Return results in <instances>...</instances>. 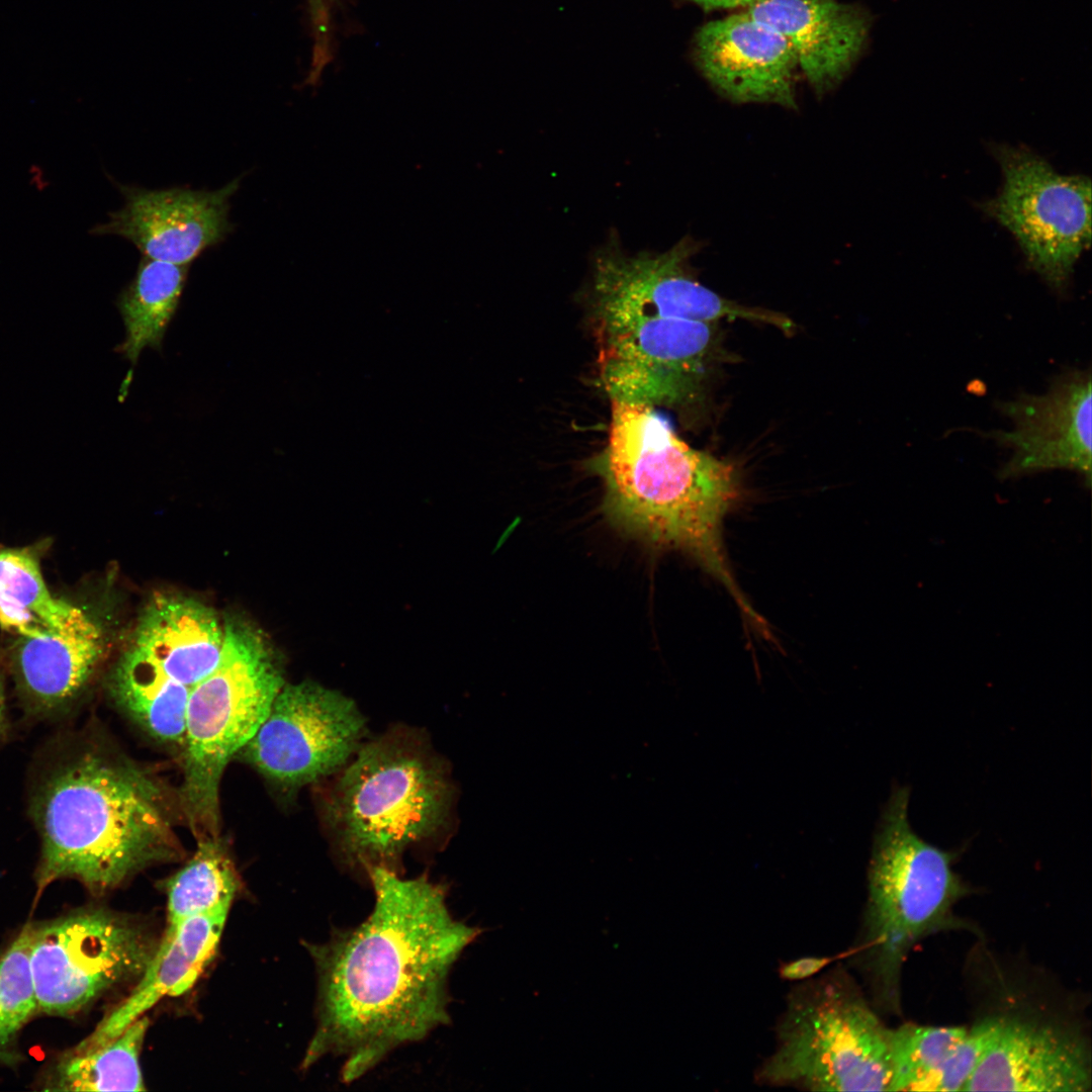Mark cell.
Segmentation results:
<instances>
[{
	"label": "cell",
	"instance_id": "6da1fadb",
	"mask_svg": "<svg viewBox=\"0 0 1092 1092\" xmlns=\"http://www.w3.org/2000/svg\"><path fill=\"white\" fill-rule=\"evenodd\" d=\"M367 875L375 894L369 916L306 944L317 979L316 1022L300 1067L340 1058L346 1084L450 1022V973L483 931L455 919L444 886L426 876L402 879L381 867Z\"/></svg>",
	"mask_w": 1092,
	"mask_h": 1092
},
{
	"label": "cell",
	"instance_id": "7a4b0ae2",
	"mask_svg": "<svg viewBox=\"0 0 1092 1092\" xmlns=\"http://www.w3.org/2000/svg\"><path fill=\"white\" fill-rule=\"evenodd\" d=\"M53 752L29 801L38 894L61 879L102 894L178 856L169 794L155 777L94 743L64 741Z\"/></svg>",
	"mask_w": 1092,
	"mask_h": 1092
},
{
	"label": "cell",
	"instance_id": "3957f363",
	"mask_svg": "<svg viewBox=\"0 0 1092 1092\" xmlns=\"http://www.w3.org/2000/svg\"><path fill=\"white\" fill-rule=\"evenodd\" d=\"M592 469L603 512L622 533L692 557L730 594L753 627L764 620L734 579L722 523L740 495L735 467L691 447L654 407L611 401L608 439Z\"/></svg>",
	"mask_w": 1092,
	"mask_h": 1092
},
{
	"label": "cell",
	"instance_id": "277c9868",
	"mask_svg": "<svg viewBox=\"0 0 1092 1092\" xmlns=\"http://www.w3.org/2000/svg\"><path fill=\"white\" fill-rule=\"evenodd\" d=\"M909 788L897 787L875 836L868 900L851 956L866 976L874 1003L900 1011L901 974L923 938L963 927L954 905L970 887L953 871L961 850H943L920 838L908 820Z\"/></svg>",
	"mask_w": 1092,
	"mask_h": 1092
},
{
	"label": "cell",
	"instance_id": "5b68a950",
	"mask_svg": "<svg viewBox=\"0 0 1092 1092\" xmlns=\"http://www.w3.org/2000/svg\"><path fill=\"white\" fill-rule=\"evenodd\" d=\"M325 794L324 821L341 857L366 874L396 873L410 846L435 835L447 820L446 771L415 737L393 733L361 745Z\"/></svg>",
	"mask_w": 1092,
	"mask_h": 1092
},
{
	"label": "cell",
	"instance_id": "8992f818",
	"mask_svg": "<svg viewBox=\"0 0 1092 1092\" xmlns=\"http://www.w3.org/2000/svg\"><path fill=\"white\" fill-rule=\"evenodd\" d=\"M890 1030L837 964L788 993L775 1049L755 1080L809 1091H889Z\"/></svg>",
	"mask_w": 1092,
	"mask_h": 1092
},
{
	"label": "cell",
	"instance_id": "52a82bcc",
	"mask_svg": "<svg viewBox=\"0 0 1092 1092\" xmlns=\"http://www.w3.org/2000/svg\"><path fill=\"white\" fill-rule=\"evenodd\" d=\"M223 627L218 664L191 690L186 708L180 801L199 838L217 837L223 770L255 735L285 685L258 628L242 621Z\"/></svg>",
	"mask_w": 1092,
	"mask_h": 1092
},
{
	"label": "cell",
	"instance_id": "ba28073f",
	"mask_svg": "<svg viewBox=\"0 0 1092 1092\" xmlns=\"http://www.w3.org/2000/svg\"><path fill=\"white\" fill-rule=\"evenodd\" d=\"M599 382L611 401L675 407L694 400L718 350L712 323L635 305L592 303Z\"/></svg>",
	"mask_w": 1092,
	"mask_h": 1092
},
{
	"label": "cell",
	"instance_id": "9c48e42d",
	"mask_svg": "<svg viewBox=\"0 0 1092 1092\" xmlns=\"http://www.w3.org/2000/svg\"><path fill=\"white\" fill-rule=\"evenodd\" d=\"M158 943L144 924L106 908L32 923L29 964L37 1012L71 1016L111 989L136 983Z\"/></svg>",
	"mask_w": 1092,
	"mask_h": 1092
},
{
	"label": "cell",
	"instance_id": "30bf717a",
	"mask_svg": "<svg viewBox=\"0 0 1092 1092\" xmlns=\"http://www.w3.org/2000/svg\"><path fill=\"white\" fill-rule=\"evenodd\" d=\"M993 154L1003 183L982 210L1014 236L1028 266L1064 292L1091 242L1090 179L1059 174L1024 147L997 145Z\"/></svg>",
	"mask_w": 1092,
	"mask_h": 1092
},
{
	"label": "cell",
	"instance_id": "8fae6325",
	"mask_svg": "<svg viewBox=\"0 0 1092 1092\" xmlns=\"http://www.w3.org/2000/svg\"><path fill=\"white\" fill-rule=\"evenodd\" d=\"M366 727L356 704L313 681L284 685L244 752L264 777L296 790L340 771Z\"/></svg>",
	"mask_w": 1092,
	"mask_h": 1092
},
{
	"label": "cell",
	"instance_id": "7c38bea8",
	"mask_svg": "<svg viewBox=\"0 0 1092 1092\" xmlns=\"http://www.w3.org/2000/svg\"><path fill=\"white\" fill-rule=\"evenodd\" d=\"M1090 369H1068L1040 394L1022 392L996 407L1009 430L980 432L1010 451L1001 478L1053 469L1078 472L1090 482L1092 460V386Z\"/></svg>",
	"mask_w": 1092,
	"mask_h": 1092
},
{
	"label": "cell",
	"instance_id": "4fadbf2b",
	"mask_svg": "<svg viewBox=\"0 0 1092 1092\" xmlns=\"http://www.w3.org/2000/svg\"><path fill=\"white\" fill-rule=\"evenodd\" d=\"M695 251L687 238L662 254L628 256L613 239L594 258L590 298L706 323L741 318L784 327V314L739 304L698 282L686 268Z\"/></svg>",
	"mask_w": 1092,
	"mask_h": 1092
},
{
	"label": "cell",
	"instance_id": "5bb4252c",
	"mask_svg": "<svg viewBox=\"0 0 1092 1092\" xmlns=\"http://www.w3.org/2000/svg\"><path fill=\"white\" fill-rule=\"evenodd\" d=\"M241 177L214 191L173 187L149 190L117 184L124 205L108 213V221L90 230L131 242L144 257L189 265L233 231L230 199Z\"/></svg>",
	"mask_w": 1092,
	"mask_h": 1092
},
{
	"label": "cell",
	"instance_id": "9a60e30c",
	"mask_svg": "<svg viewBox=\"0 0 1092 1092\" xmlns=\"http://www.w3.org/2000/svg\"><path fill=\"white\" fill-rule=\"evenodd\" d=\"M992 1020L990 1041L964 1091L1091 1090L1090 1052L1077 1031L1035 1017Z\"/></svg>",
	"mask_w": 1092,
	"mask_h": 1092
},
{
	"label": "cell",
	"instance_id": "2e32d148",
	"mask_svg": "<svg viewBox=\"0 0 1092 1092\" xmlns=\"http://www.w3.org/2000/svg\"><path fill=\"white\" fill-rule=\"evenodd\" d=\"M692 58L711 86L733 102L797 106L793 49L747 11L702 25Z\"/></svg>",
	"mask_w": 1092,
	"mask_h": 1092
},
{
	"label": "cell",
	"instance_id": "e0dca14e",
	"mask_svg": "<svg viewBox=\"0 0 1092 1092\" xmlns=\"http://www.w3.org/2000/svg\"><path fill=\"white\" fill-rule=\"evenodd\" d=\"M747 12L776 29L819 96L834 89L866 52L874 16L836 0H762Z\"/></svg>",
	"mask_w": 1092,
	"mask_h": 1092
},
{
	"label": "cell",
	"instance_id": "ac0fdd59",
	"mask_svg": "<svg viewBox=\"0 0 1092 1092\" xmlns=\"http://www.w3.org/2000/svg\"><path fill=\"white\" fill-rule=\"evenodd\" d=\"M104 650L101 626L82 608L64 628L18 635L11 669L27 713L40 719L68 714L89 685Z\"/></svg>",
	"mask_w": 1092,
	"mask_h": 1092
},
{
	"label": "cell",
	"instance_id": "d6986e66",
	"mask_svg": "<svg viewBox=\"0 0 1092 1092\" xmlns=\"http://www.w3.org/2000/svg\"><path fill=\"white\" fill-rule=\"evenodd\" d=\"M230 908L223 905L167 925L129 995L71 1051L83 1052L107 1042L161 999L189 991L215 956Z\"/></svg>",
	"mask_w": 1092,
	"mask_h": 1092
},
{
	"label": "cell",
	"instance_id": "ffe728a7",
	"mask_svg": "<svg viewBox=\"0 0 1092 1092\" xmlns=\"http://www.w3.org/2000/svg\"><path fill=\"white\" fill-rule=\"evenodd\" d=\"M223 639L224 627L212 609L159 594L146 606L128 648L170 681L192 690L218 664Z\"/></svg>",
	"mask_w": 1092,
	"mask_h": 1092
},
{
	"label": "cell",
	"instance_id": "44dd1931",
	"mask_svg": "<svg viewBox=\"0 0 1092 1092\" xmlns=\"http://www.w3.org/2000/svg\"><path fill=\"white\" fill-rule=\"evenodd\" d=\"M188 265L142 258L133 279L119 293L116 306L125 327V339L115 351L135 365L145 348L160 350L167 328L178 308Z\"/></svg>",
	"mask_w": 1092,
	"mask_h": 1092
},
{
	"label": "cell",
	"instance_id": "7402d4cb",
	"mask_svg": "<svg viewBox=\"0 0 1092 1092\" xmlns=\"http://www.w3.org/2000/svg\"><path fill=\"white\" fill-rule=\"evenodd\" d=\"M108 689L115 704L152 737L183 745L189 688L170 681L126 648L111 670Z\"/></svg>",
	"mask_w": 1092,
	"mask_h": 1092
},
{
	"label": "cell",
	"instance_id": "603a6c76",
	"mask_svg": "<svg viewBox=\"0 0 1092 1092\" xmlns=\"http://www.w3.org/2000/svg\"><path fill=\"white\" fill-rule=\"evenodd\" d=\"M149 1028L143 1016L120 1034L96 1048L69 1051L41 1081L49 1091H144L141 1052Z\"/></svg>",
	"mask_w": 1092,
	"mask_h": 1092
},
{
	"label": "cell",
	"instance_id": "cb8c5ba5",
	"mask_svg": "<svg viewBox=\"0 0 1092 1092\" xmlns=\"http://www.w3.org/2000/svg\"><path fill=\"white\" fill-rule=\"evenodd\" d=\"M81 608L52 595L31 548L0 549V626L33 636L64 628Z\"/></svg>",
	"mask_w": 1092,
	"mask_h": 1092
},
{
	"label": "cell",
	"instance_id": "d4e9b609",
	"mask_svg": "<svg viewBox=\"0 0 1092 1092\" xmlns=\"http://www.w3.org/2000/svg\"><path fill=\"white\" fill-rule=\"evenodd\" d=\"M238 888L236 868L218 836L199 838L193 856L167 883V925L232 905Z\"/></svg>",
	"mask_w": 1092,
	"mask_h": 1092
},
{
	"label": "cell",
	"instance_id": "484cf974",
	"mask_svg": "<svg viewBox=\"0 0 1092 1092\" xmlns=\"http://www.w3.org/2000/svg\"><path fill=\"white\" fill-rule=\"evenodd\" d=\"M965 1026H924L905 1023L890 1030L889 1091L929 1088L968 1032Z\"/></svg>",
	"mask_w": 1092,
	"mask_h": 1092
},
{
	"label": "cell",
	"instance_id": "4316f807",
	"mask_svg": "<svg viewBox=\"0 0 1092 1092\" xmlns=\"http://www.w3.org/2000/svg\"><path fill=\"white\" fill-rule=\"evenodd\" d=\"M31 927L25 924L0 952V1063L13 1059L17 1037L38 1013L29 964Z\"/></svg>",
	"mask_w": 1092,
	"mask_h": 1092
},
{
	"label": "cell",
	"instance_id": "83f0119b",
	"mask_svg": "<svg viewBox=\"0 0 1092 1092\" xmlns=\"http://www.w3.org/2000/svg\"><path fill=\"white\" fill-rule=\"evenodd\" d=\"M313 34L311 66L323 69L331 59V10L333 0H306Z\"/></svg>",
	"mask_w": 1092,
	"mask_h": 1092
},
{
	"label": "cell",
	"instance_id": "f1b7e54d",
	"mask_svg": "<svg viewBox=\"0 0 1092 1092\" xmlns=\"http://www.w3.org/2000/svg\"><path fill=\"white\" fill-rule=\"evenodd\" d=\"M851 949L830 956H807L784 962L779 967L783 980L801 982L819 975L834 962L850 958Z\"/></svg>",
	"mask_w": 1092,
	"mask_h": 1092
},
{
	"label": "cell",
	"instance_id": "f546056e",
	"mask_svg": "<svg viewBox=\"0 0 1092 1092\" xmlns=\"http://www.w3.org/2000/svg\"><path fill=\"white\" fill-rule=\"evenodd\" d=\"M693 3L704 10L729 9L736 7H750L762 0H677Z\"/></svg>",
	"mask_w": 1092,
	"mask_h": 1092
},
{
	"label": "cell",
	"instance_id": "4dcf8cb0",
	"mask_svg": "<svg viewBox=\"0 0 1092 1092\" xmlns=\"http://www.w3.org/2000/svg\"><path fill=\"white\" fill-rule=\"evenodd\" d=\"M2 673L0 671V737L4 734L7 723L5 689Z\"/></svg>",
	"mask_w": 1092,
	"mask_h": 1092
}]
</instances>
